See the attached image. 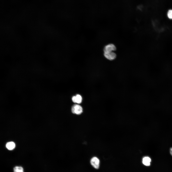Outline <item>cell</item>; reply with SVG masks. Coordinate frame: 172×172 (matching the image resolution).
Segmentation results:
<instances>
[{
    "label": "cell",
    "instance_id": "cell-3",
    "mask_svg": "<svg viewBox=\"0 0 172 172\" xmlns=\"http://www.w3.org/2000/svg\"><path fill=\"white\" fill-rule=\"evenodd\" d=\"M116 46L112 43H109L106 45L104 47L103 50L104 52H114L116 50Z\"/></svg>",
    "mask_w": 172,
    "mask_h": 172
},
{
    "label": "cell",
    "instance_id": "cell-7",
    "mask_svg": "<svg viewBox=\"0 0 172 172\" xmlns=\"http://www.w3.org/2000/svg\"><path fill=\"white\" fill-rule=\"evenodd\" d=\"M7 148L9 150H11L13 149L15 147V143L13 142H8L6 145Z\"/></svg>",
    "mask_w": 172,
    "mask_h": 172
},
{
    "label": "cell",
    "instance_id": "cell-4",
    "mask_svg": "<svg viewBox=\"0 0 172 172\" xmlns=\"http://www.w3.org/2000/svg\"><path fill=\"white\" fill-rule=\"evenodd\" d=\"M91 165L94 168L97 169L99 168L100 166V160L97 157H94L92 158L90 160Z\"/></svg>",
    "mask_w": 172,
    "mask_h": 172
},
{
    "label": "cell",
    "instance_id": "cell-10",
    "mask_svg": "<svg viewBox=\"0 0 172 172\" xmlns=\"http://www.w3.org/2000/svg\"><path fill=\"white\" fill-rule=\"evenodd\" d=\"M170 153L171 155L172 156V148L170 149Z\"/></svg>",
    "mask_w": 172,
    "mask_h": 172
},
{
    "label": "cell",
    "instance_id": "cell-1",
    "mask_svg": "<svg viewBox=\"0 0 172 172\" xmlns=\"http://www.w3.org/2000/svg\"><path fill=\"white\" fill-rule=\"evenodd\" d=\"M71 111L74 114L80 115L83 112V109L80 105L77 104L73 105L71 108Z\"/></svg>",
    "mask_w": 172,
    "mask_h": 172
},
{
    "label": "cell",
    "instance_id": "cell-9",
    "mask_svg": "<svg viewBox=\"0 0 172 172\" xmlns=\"http://www.w3.org/2000/svg\"><path fill=\"white\" fill-rule=\"evenodd\" d=\"M167 16L169 19L172 20V10L168 11L167 13Z\"/></svg>",
    "mask_w": 172,
    "mask_h": 172
},
{
    "label": "cell",
    "instance_id": "cell-2",
    "mask_svg": "<svg viewBox=\"0 0 172 172\" xmlns=\"http://www.w3.org/2000/svg\"><path fill=\"white\" fill-rule=\"evenodd\" d=\"M103 55L106 59L110 61L114 60L117 57V54L114 52H104Z\"/></svg>",
    "mask_w": 172,
    "mask_h": 172
},
{
    "label": "cell",
    "instance_id": "cell-5",
    "mask_svg": "<svg viewBox=\"0 0 172 172\" xmlns=\"http://www.w3.org/2000/svg\"><path fill=\"white\" fill-rule=\"evenodd\" d=\"M82 98L81 96L79 94L75 96H73L72 98L73 102L75 103H80L82 101Z\"/></svg>",
    "mask_w": 172,
    "mask_h": 172
},
{
    "label": "cell",
    "instance_id": "cell-8",
    "mask_svg": "<svg viewBox=\"0 0 172 172\" xmlns=\"http://www.w3.org/2000/svg\"><path fill=\"white\" fill-rule=\"evenodd\" d=\"M14 172H24L23 168L20 166H16L13 169Z\"/></svg>",
    "mask_w": 172,
    "mask_h": 172
},
{
    "label": "cell",
    "instance_id": "cell-6",
    "mask_svg": "<svg viewBox=\"0 0 172 172\" xmlns=\"http://www.w3.org/2000/svg\"><path fill=\"white\" fill-rule=\"evenodd\" d=\"M151 161V159L149 157H145L143 158L142 159L143 164L146 166H149L150 165Z\"/></svg>",
    "mask_w": 172,
    "mask_h": 172
}]
</instances>
